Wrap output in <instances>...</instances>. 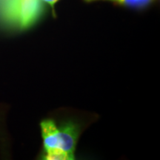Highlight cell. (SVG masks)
I'll return each instance as SVG.
<instances>
[{"mask_svg":"<svg viewBox=\"0 0 160 160\" xmlns=\"http://www.w3.org/2000/svg\"><path fill=\"white\" fill-rule=\"evenodd\" d=\"M41 0H5L2 15L6 21L26 29L33 25L42 13L44 7Z\"/></svg>","mask_w":160,"mask_h":160,"instance_id":"6da1fadb","label":"cell"},{"mask_svg":"<svg viewBox=\"0 0 160 160\" xmlns=\"http://www.w3.org/2000/svg\"><path fill=\"white\" fill-rule=\"evenodd\" d=\"M79 137V128L73 122H67L59 128L57 135V148L74 156L76 145Z\"/></svg>","mask_w":160,"mask_h":160,"instance_id":"7a4b0ae2","label":"cell"},{"mask_svg":"<svg viewBox=\"0 0 160 160\" xmlns=\"http://www.w3.org/2000/svg\"><path fill=\"white\" fill-rule=\"evenodd\" d=\"M42 137L43 139L44 151L57 148V134L59 128L52 119L44 120L40 124Z\"/></svg>","mask_w":160,"mask_h":160,"instance_id":"3957f363","label":"cell"},{"mask_svg":"<svg viewBox=\"0 0 160 160\" xmlns=\"http://www.w3.org/2000/svg\"><path fill=\"white\" fill-rule=\"evenodd\" d=\"M83 1L87 3L98 1L109 2L114 3L116 5L120 6H125V7L131 8L141 9L145 8L147 6L150 5L155 0H83Z\"/></svg>","mask_w":160,"mask_h":160,"instance_id":"277c9868","label":"cell"},{"mask_svg":"<svg viewBox=\"0 0 160 160\" xmlns=\"http://www.w3.org/2000/svg\"><path fill=\"white\" fill-rule=\"evenodd\" d=\"M74 156L59 148H51L44 151L43 159L45 160H73Z\"/></svg>","mask_w":160,"mask_h":160,"instance_id":"5b68a950","label":"cell"},{"mask_svg":"<svg viewBox=\"0 0 160 160\" xmlns=\"http://www.w3.org/2000/svg\"><path fill=\"white\" fill-rule=\"evenodd\" d=\"M41 1L42 2L48 4V5L51 8L53 15H55V5L59 1V0H41Z\"/></svg>","mask_w":160,"mask_h":160,"instance_id":"8992f818","label":"cell"}]
</instances>
